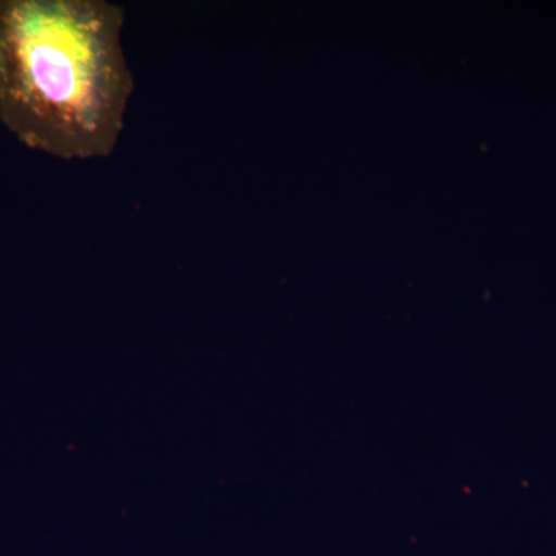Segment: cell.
Segmentation results:
<instances>
[{"label":"cell","instance_id":"1","mask_svg":"<svg viewBox=\"0 0 556 556\" xmlns=\"http://www.w3.org/2000/svg\"><path fill=\"white\" fill-rule=\"evenodd\" d=\"M123 27L102 0H0V123L56 159L112 155L135 87Z\"/></svg>","mask_w":556,"mask_h":556}]
</instances>
